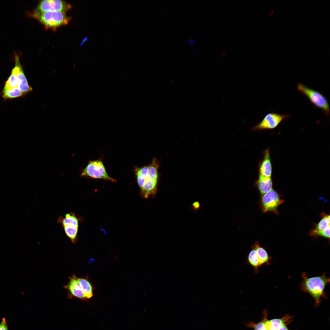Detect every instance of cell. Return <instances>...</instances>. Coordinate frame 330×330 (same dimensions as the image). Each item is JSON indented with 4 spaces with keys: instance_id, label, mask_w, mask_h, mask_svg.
I'll return each mask as SVG.
<instances>
[{
    "instance_id": "1",
    "label": "cell",
    "mask_w": 330,
    "mask_h": 330,
    "mask_svg": "<svg viewBox=\"0 0 330 330\" xmlns=\"http://www.w3.org/2000/svg\"><path fill=\"white\" fill-rule=\"evenodd\" d=\"M160 162L155 157L148 165L134 168L137 182L144 198L155 195L156 193L160 177Z\"/></svg>"
},
{
    "instance_id": "2",
    "label": "cell",
    "mask_w": 330,
    "mask_h": 330,
    "mask_svg": "<svg viewBox=\"0 0 330 330\" xmlns=\"http://www.w3.org/2000/svg\"><path fill=\"white\" fill-rule=\"evenodd\" d=\"M302 281L300 288L303 292H307L314 299L316 305L321 302V298H326L324 292L326 285L329 283L330 279L326 277L325 273L321 276L309 277L306 273L302 274Z\"/></svg>"
},
{
    "instance_id": "3",
    "label": "cell",
    "mask_w": 330,
    "mask_h": 330,
    "mask_svg": "<svg viewBox=\"0 0 330 330\" xmlns=\"http://www.w3.org/2000/svg\"><path fill=\"white\" fill-rule=\"evenodd\" d=\"M28 15L38 20L46 28L55 29L67 24L70 20L65 12L59 11H48L38 12L33 11Z\"/></svg>"
},
{
    "instance_id": "4",
    "label": "cell",
    "mask_w": 330,
    "mask_h": 330,
    "mask_svg": "<svg viewBox=\"0 0 330 330\" xmlns=\"http://www.w3.org/2000/svg\"><path fill=\"white\" fill-rule=\"evenodd\" d=\"M297 87L298 91L306 96L315 107L322 110L327 116H329L330 109L328 102L321 93L300 82L297 84Z\"/></svg>"
},
{
    "instance_id": "5",
    "label": "cell",
    "mask_w": 330,
    "mask_h": 330,
    "mask_svg": "<svg viewBox=\"0 0 330 330\" xmlns=\"http://www.w3.org/2000/svg\"><path fill=\"white\" fill-rule=\"evenodd\" d=\"M82 177L102 179L115 182L116 180L108 174L105 166L100 160L90 161L81 173Z\"/></svg>"
},
{
    "instance_id": "6",
    "label": "cell",
    "mask_w": 330,
    "mask_h": 330,
    "mask_svg": "<svg viewBox=\"0 0 330 330\" xmlns=\"http://www.w3.org/2000/svg\"><path fill=\"white\" fill-rule=\"evenodd\" d=\"M289 114H282L274 112L267 114L262 120L252 129V130H272L276 128L283 120L289 118Z\"/></svg>"
},
{
    "instance_id": "7",
    "label": "cell",
    "mask_w": 330,
    "mask_h": 330,
    "mask_svg": "<svg viewBox=\"0 0 330 330\" xmlns=\"http://www.w3.org/2000/svg\"><path fill=\"white\" fill-rule=\"evenodd\" d=\"M284 201L280 199L278 193L272 189L264 194L262 198L261 203L263 212L272 211L277 213L278 207Z\"/></svg>"
},
{
    "instance_id": "8",
    "label": "cell",
    "mask_w": 330,
    "mask_h": 330,
    "mask_svg": "<svg viewBox=\"0 0 330 330\" xmlns=\"http://www.w3.org/2000/svg\"><path fill=\"white\" fill-rule=\"evenodd\" d=\"M71 8V5L63 1L45 0L41 1L34 11L38 12L48 11H59L66 12Z\"/></svg>"
},
{
    "instance_id": "9",
    "label": "cell",
    "mask_w": 330,
    "mask_h": 330,
    "mask_svg": "<svg viewBox=\"0 0 330 330\" xmlns=\"http://www.w3.org/2000/svg\"><path fill=\"white\" fill-rule=\"evenodd\" d=\"M79 278L75 275L69 277V281L64 288L68 291V298L75 297L84 300L86 298L80 286Z\"/></svg>"
},
{
    "instance_id": "10",
    "label": "cell",
    "mask_w": 330,
    "mask_h": 330,
    "mask_svg": "<svg viewBox=\"0 0 330 330\" xmlns=\"http://www.w3.org/2000/svg\"><path fill=\"white\" fill-rule=\"evenodd\" d=\"M263 157L259 164V175L271 177L272 176V166L269 148L263 152Z\"/></svg>"
},
{
    "instance_id": "11",
    "label": "cell",
    "mask_w": 330,
    "mask_h": 330,
    "mask_svg": "<svg viewBox=\"0 0 330 330\" xmlns=\"http://www.w3.org/2000/svg\"><path fill=\"white\" fill-rule=\"evenodd\" d=\"M15 65L12 69L10 74L7 80L5 82L4 87L7 88H12L17 87V75L20 66L21 65L19 56L16 53H14Z\"/></svg>"
},
{
    "instance_id": "12",
    "label": "cell",
    "mask_w": 330,
    "mask_h": 330,
    "mask_svg": "<svg viewBox=\"0 0 330 330\" xmlns=\"http://www.w3.org/2000/svg\"><path fill=\"white\" fill-rule=\"evenodd\" d=\"M17 85L24 95L32 90V88L28 84L21 65L17 75Z\"/></svg>"
},
{
    "instance_id": "13",
    "label": "cell",
    "mask_w": 330,
    "mask_h": 330,
    "mask_svg": "<svg viewBox=\"0 0 330 330\" xmlns=\"http://www.w3.org/2000/svg\"><path fill=\"white\" fill-rule=\"evenodd\" d=\"M254 245L255 247L260 266L263 265H270V261L272 257L269 255L266 249L260 246L258 241L256 242Z\"/></svg>"
},
{
    "instance_id": "14",
    "label": "cell",
    "mask_w": 330,
    "mask_h": 330,
    "mask_svg": "<svg viewBox=\"0 0 330 330\" xmlns=\"http://www.w3.org/2000/svg\"><path fill=\"white\" fill-rule=\"evenodd\" d=\"M255 185L260 193L264 194L272 189L273 182L271 177H266L259 175Z\"/></svg>"
},
{
    "instance_id": "15",
    "label": "cell",
    "mask_w": 330,
    "mask_h": 330,
    "mask_svg": "<svg viewBox=\"0 0 330 330\" xmlns=\"http://www.w3.org/2000/svg\"><path fill=\"white\" fill-rule=\"evenodd\" d=\"M292 317L288 315H286L280 318L268 320L266 323L267 330H277L280 327L286 325L291 322Z\"/></svg>"
},
{
    "instance_id": "16",
    "label": "cell",
    "mask_w": 330,
    "mask_h": 330,
    "mask_svg": "<svg viewBox=\"0 0 330 330\" xmlns=\"http://www.w3.org/2000/svg\"><path fill=\"white\" fill-rule=\"evenodd\" d=\"M79 219L73 213L66 214L64 217H59L58 222L63 226H67L79 228Z\"/></svg>"
},
{
    "instance_id": "17",
    "label": "cell",
    "mask_w": 330,
    "mask_h": 330,
    "mask_svg": "<svg viewBox=\"0 0 330 330\" xmlns=\"http://www.w3.org/2000/svg\"><path fill=\"white\" fill-rule=\"evenodd\" d=\"M251 249L247 258V263L252 266L255 273H258L260 266L255 247L254 244L251 248Z\"/></svg>"
},
{
    "instance_id": "18",
    "label": "cell",
    "mask_w": 330,
    "mask_h": 330,
    "mask_svg": "<svg viewBox=\"0 0 330 330\" xmlns=\"http://www.w3.org/2000/svg\"><path fill=\"white\" fill-rule=\"evenodd\" d=\"M2 93L3 98L5 100L19 97L24 95L17 87L12 88L4 87Z\"/></svg>"
},
{
    "instance_id": "19",
    "label": "cell",
    "mask_w": 330,
    "mask_h": 330,
    "mask_svg": "<svg viewBox=\"0 0 330 330\" xmlns=\"http://www.w3.org/2000/svg\"><path fill=\"white\" fill-rule=\"evenodd\" d=\"M79 281L86 298H91L93 295V288L90 282L84 278H79Z\"/></svg>"
},
{
    "instance_id": "20",
    "label": "cell",
    "mask_w": 330,
    "mask_h": 330,
    "mask_svg": "<svg viewBox=\"0 0 330 330\" xmlns=\"http://www.w3.org/2000/svg\"><path fill=\"white\" fill-rule=\"evenodd\" d=\"M63 227L66 236L73 243H75L77 240L78 228L67 226H64Z\"/></svg>"
},
{
    "instance_id": "21",
    "label": "cell",
    "mask_w": 330,
    "mask_h": 330,
    "mask_svg": "<svg viewBox=\"0 0 330 330\" xmlns=\"http://www.w3.org/2000/svg\"><path fill=\"white\" fill-rule=\"evenodd\" d=\"M263 314L264 317L262 321L257 323L252 322L248 323L246 324L247 326L252 328L254 330H267L266 325L268 320L267 319V313L264 311Z\"/></svg>"
},
{
    "instance_id": "22",
    "label": "cell",
    "mask_w": 330,
    "mask_h": 330,
    "mask_svg": "<svg viewBox=\"0 0 330 330\" xmlns=\"http://www.w3.org/2000/svg\"><path fill=\"white\" fill-rule=\"evenodd\" d=\"M328 215H325L316 225L315 228L312 230L310 233V235L314 236V234L317 232L322 231L326 229L330 226V224L328 221Z\"/></svg>"
},
{
    "instance_id": "23",
    "label": "cell",
    "mask_w": 330,
    "mask_h": 330,
    "mask_svg": "<svg viewBox=\"0 0 330 330\" xmlns=\"http://www.w3.org/2000/svg\"><path fill=\"white\" fill-rule=\"evenodd\" d=\"M330 233V227L329 226L324 230L316 232L314 236H320L329 239Z\"/></svg>"
},
{
    "instance_id": "24",
    "label": "cell",
    "mask_w": 330,
    "mask_h": 330,
    "mask_svg": "<svg viewBox=\"0 0 330 330\" xmlns=\"http://www.w3.org/2000/svg\"><path fill=\"white\" fill-rule=\"evenodd\" d=\"M0 330H9L8 324L5 317L2 318L0 323Z\"/></svg>"
},
{
    "instance_id": "25",
    "label": "cell",
    "mask_w": 330,
    "mask_h": 330,
    "mask_svg": "<svg viewBox=\"0 0 330 330\" xmlns=\"http://www.w3.org/2000/svg\"><path fill=\"white\" fill-rule=\"evenodd\" d=\"M277 330H290L288 329L286 325H283L277 329Z\"/></svg>"
},
{
    "instance_id": "26",
    "label": "cell",
    "mask_w": 330,
    "mask_h": 330,
    "mask_svg": "<svg viewBox=\"0 0 330 330\" xmlns=\"http://www.w3.org/2000/svg\"><path fill=\"white\" fill-rule=\"evenodd\" d=\"M193 205L196 208H198L200 206V204L198 202H196L193 203Z\"/></svg>"
},
{
    "instance_id": "27",
    "label": "cell",
    "mask_w": 330,
    "mask_h": 330,
    "mask_svg": "<svg viewBox=\"0 0 330 330\" xmlns=\"http://www.w3.org/2000/svg\"><path fill=\"white\" fill-rule=\"evenodd\" d=\"M221 54L222 57H224L225 56L226 54L225 52L223 51L221 52Z\"/></svg>"
}]
</instances>
